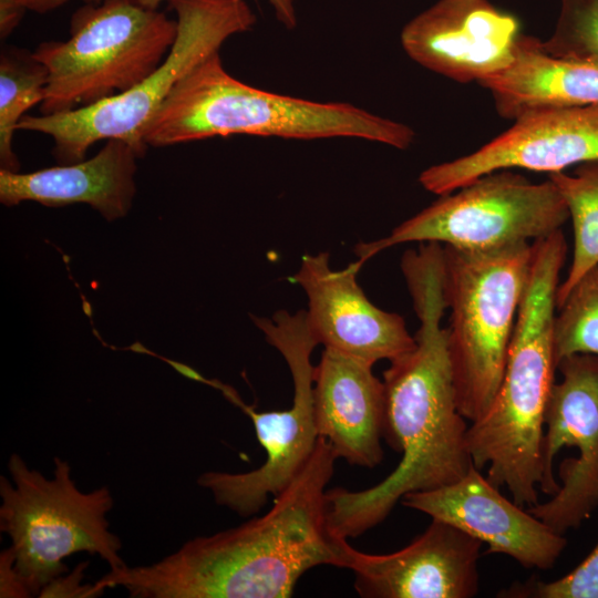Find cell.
<instances>
[{
	"instance_id": "cell-1",
	"label": "cell",
	"mask_w": 598,
	"mask_h": 598,
	"mask_svg": "<svg viewBox=\"0 0 598 598\" xmlns=\"http://www.w3.org/2000/svg\"><path fill=\"white\" fill-rule=\"evenodd\" d=\"M401 268L420 320L415 348L383 372L384 440L402 458L372 487L327 491L328 525L347 539L382 523L406 494L450 485L474 465L468 425L456 403L447 328L442 327L447 308L443 250L435 245L408 250Z\"/></svg>"
},
{
	"instance_id": "cell-2",
	"label": "cell",
	"mask_w": 598,
	"mask_h": 598,
	"mask_svg": "<svg viewBox=\"0 0 598 598\" xmlns=\"http://www.w3.org/2000/svg\"><path fill=\"white\" fill-rule=\"evenodd\" d=\"M337 456L318 437L301 472L275 496L265 515L199 536L145 566L110 569L94 594L122 587L133 598H286L309 569L347 568V538L327 519L326 486Z\"/></svg>"
},
{
	"instance_id": "cell-3",
	"label": "cell",
	"mask_w": 598,
	"mask_h": 598,
	"mask_svg": "<svg viewBox=\"0 0 598 598\" xmlns=\"http://www.w3.org/2000/svg\"><path fill=\"white\" fill-rule=\"evenodd\" d=\"M567 243L561 229L533 241L529 274L508 348L501 386L489 409L471 422L466 442L477 470L506 487L522 507L538 503L544 467L542 441L557 371L554 318Z\"/></svg>"
},
{
	"instance_id": "cell-4",
	"label": "cell",
	"mask_w": 598,
	"mask_h": 598,
	"mask_svg": "<svg viewBox=\"0 0 598 598\" xmlns=\"http://www.w3.org/2000/svg\"><path fill=\"white\" fill-rule=\"evenodd\" d=\"M245 134L292 140L351 137L408 148L412 127L347 102H317L248 85L224 68L219 51L188 71L142 133L146 147Z\"/></svg>"
},
{
	"instance_id": "cell-5",
	"label": "cell",
	"mask_w": 598,
	"mask_h": 598,
	"mask_svg": "<svg viewBox=\"0 0 598 598\" xmlns=\"http://www.w3.org/2000/svg\"><path fill=\"white\" fill-rule=\"evenodd\" d=\"M443 248L456 403L460 413L473 422L489 409L501 386L533 243L488 251Z\"/></svg>"
},
{
	"instance_id": "cell-6",
	"label": "cell",
	"mask_w": 598,
	"mask_h": 598,
	"mask_svg": "<svg viewBox=\"0 0 598 598\" xmlns=\"http://www.w3.org/2000/svg\"><path fill=\"white\" fill-rule=\"evenodd\" d=\"M53 463L48 478L13 453L8 461L12 483L0 477V530L10 537L11 565L29 596L61 577L63 560L75 553L97 555L111 569L125 566L121 539L106 519L114 505L110 488L84 493L68 461L55 456Z\"/></svg>"
},
{
	"instance_id": "cell-7",
	"label": "cell",
	"mask_w": 598,
	"mask_h": 598,
	"mask_svg": "<svg viewBox=\"0 0 598 598\" xmlns=\"http://www.w3.org/2000/svg\"><path fill=\"white\" fill-rule=\"evenodd\" d=\"M70 34L32 52L48 70L43 115L97 103L150 76L175 42L177 20L131 0H102L73 13Z\"/></svg>"
},
{
	"instance_id": "cell-8",
	"label": "cell",
	"mask_w": 598,
	"mask_h": 598,
	"mask_svg": "<svg viewBox=\"0 0 598 598\" xmlns=\"http://www.w3.org/2000/svg\"><path fill=\"white\" fill-rule=\"evenodd\" d=\"M177 35L162 64L132 89L97 103L48 115H24L18 130L50 136L60 165L84 159L100 141L123 138L143 155L142 133L175 84L196 64L218 52L234 34L249 31L256 16L245 0H166Z\"/></svg>"
},
{
	"instance_id": "cell-9",
	"label": "cell",
	"mask_w": 598,
	"mask_h": 598,
	"mask_svg": "<svg viewBox=\"0 0 598 598\" xmlns=\"http://www.w3.org/2000/svg\"><path fill=\"white\" fill-rule=\"evenodd\" d=\"M251 319L290 370L293 399L287 410L259 412L246 404L233 386L163 358L186 378L220 391L252 421L256 436L267 454L262 465L244 473L208 471L197 478V484L208 489L218 505L239 516L257 514L269 495L276 496L283 491L305 467L318 442L313 421L315 365L311 363L318 342L310 331L306 310L295 313L278 310L271 318L252 316Z\"/></svg>"
},
{
	"instance_id": "cell-10",
	"label": "cell",
	"mask_w": 598,
	"mask_h": 598,
	"mask_svg": "<svg viewBox=\"0 0 598 598\" xmlns=\"http://www.w3.org/2000/svg\"><path fill=\"white\" fill-rule=\"evenodd\" d=\"M568 218L565 200L549 178L533 183L501 169L442 195L388 237L361 243L354 251L363 264L386 248L411 241L488 251L544 238L561 229Z\"/></svg>"
},
{
	"instance_id": "cell-11",
	"label": "cell",
	"mask_w": 598,
	"mask_h": 598,
	"mask_svg": "<svg viewBox=\"0 0 598 598\" xmlns=\"http://www.w3.org/2000/svg\"><path fill=\"white\" fill-rule=\"evenodd\" d=\"M551 386L542 441L543 483L550 496L527 507L557 534L578 528L598 507V357L560 360Z\"/></svg>"
},
{
	"instance_id": "cell-12",
	"label": "cell",
	"mask_w": 598,
	"mask_h": 598,
	"mask_svg": "<svg viewBox=\"0 0 598 598\" xmlns=\"http://www.w3.org/2000/svg\"><path fill=\"white\" fill-rule=\"evenodd\" d=\"M598 161V105L527 112L477 151L424 169L421 185L450 194L486 174L524 168L548 174Z\"/></svg>"
},
{
	"instance_id": "cell-13",
	"label": "cell",
	"mask_w": 598,
	"mask_h": 598,
	"mask_svg": "<svg viewBox=\"0 0 598 598\" xmlns=\"http://www.w3.org/2000/svg\"><path fill=\"white\" fill-rule=\"evenodd\" d=\"M522 35L517 18L488 0H440L405 24L401 43L425 69L478 83L511 65Z\"/></svg>"
},
{
	"instance_id": "cell-14",
	"label": "cell",
	"mask_w": 598,
	"mask_h": 598,
	"mask_svg": "<svg viewBox=\"0 0 598 598\" xmlns=\"http://www.w3.org/2000/svg\"><path fill=\"white\" fill-rule=\"evenodd\" d=\"M363 262L332 269L328 252L306 254L292 281L308 299L310 331L324 348L374 364L392 361L416 346L404 319L374 306L357 281Z\"/></svg>"
},
{
	"instance_id": "cell-15",
	"label": "cell",
	"mask_w": 598,
	"mask_h": 598,
	"mask_svg": "<svg viewBox=\"0 0 598 598\" xmlns=\"http://www.w3.org/2000/svg\"><path fill=\"white\" fill-rule=\"evenodd\" d=\"M483 543L460 528L432 518L423 534L390 554L348 547V569L364 598H472L480 587Z\"/></svg>"
},
{
	"instance_id": "cell-16",
	"label": "cell",
	"mask_w": 598,
	"mask_h": 598,
	"mask_svg": "<svg viewBox=\"0 0 598 598\" xmlns=\"http://www.w3.org/2000/svg\"><path fill=\"white\" fill-rule=\"evenodd\" d=\"M401 503L487 544L485 554H505L527 569L553 568L567 546L564 535L501 494L474 465L457 482L406 494Z\"/></svg>"
},
{
	"instance_id": "cell-17",
	"label": "cell",
	"mask_w": 598,
	"mask_h": 598,
	"mask_svg": "<svg viewBox=\"0 0 598 598\" xmlns=\"http://www.w3.org/2000/svg\"><path fill=\"white\" fill-rule=\"evenodd\" d=\"M372 364L324 348L313 374V421L337 458L373 468L383 458L385 389Z\"/></svg>"
},
{
	"instance_id": "cell-18",
	"label": "cell",
	"mask_w": 598,
	"mask_h": 598,
	"mask_svg": "<svg viewBox=\"0 0 598 598\" xmlns=\"http://www.w3.org/2000/svg\"><path fill=\"white\" fill-rule=\"evenodd\" d=\"M143 154L123 138L106 140L91 158L31 173L0 169V202H37L50 207L84 203L106 220L124 217L136 192V158Z\"/></svg>"
},
{
	"instance_id": "cell-19",
	"label": "cell",
	"mask_w": 598,
	"mask_h": 598,
	"mask_svg": "<svg viewBox=\"0 0 598 598\" xmlns=\"http://www.w3.org/2000/svg\"><path fill=\"white\" fill-rule=\"evenodd\" d=\"M539 41L523 34L511 65L478 82L497 113L514 121L535 110L598 105V65L551 56Z\"/></svg>"
},
{
	"instance_id": "cell-20",
	"label": "cell",
	"mask_w": 598,
	"mask_h": 598,
	"mask_svg": "<svg viewBox=\"0 0 598 598\" xmlns=\"http://www.w3.org/2000/svg\"><path fill=\"white\" fill-rule=\"evenodd\" d=\"M567 206L574 230V251L568 274L556 291L558 309L574 286L598 267V161L581 163L573 174H548Z\"/></svg>"
},
{
	"instance_id": "cell-21",
	"label": "cell",
	"mask_w": 598,
	"mask_h": 598,
	"mask_svg": "<svg viewBox=\"0 0 598 598\" xmlns=\"http://www.w3.org/2000/svg\"><path fill=\"white\" fill-rule=\"evenodd\" d=\"M47 68L25 50H3L0 58V163L18 172L13 135L27 111L44 100Z\"/></svg>"
},
{
	"instance_id": "cell-22",
	"label": "cell",
	"mask_w": 598,
	"mask_h": 598,
	"mask_svg": "<svg viewBox=\"0 0 598 598\" xmlns=\"http://www.w3.org/2000/svg\"><path fill=\"white\" fill-rule=\"evenodd\" d=\"M554 318L556 367L574 354L598 357V267L574 286Z\"/></svg>"
},
{
	"instance_id": "cell-23",
	"label": "cell",
	"mask_w": 598,
	"mask_h": 598,
	"mask_svg": "<svg viewBox=\"0 0 598 598\" xmlns=\"http://www.w3.org/2000/svg\"><path fill=\"white\" fill-rule=\"evenodd\" d=\"M539 45L551 56L598 65V0H561L556 27Z\"/></svg>"
},
{
	"instance_id": "cell-24",
	"label": "cell",
	"mask_w": 598,
	"mask_h": 598,
	"mask_svg": "<svg viewBox=\"0 0 598 598\" xmlns=\"http://www.w3.org/2000/svg\"><path fill=\"white\" fill-rule=\"evenodd\" d=\"M498 597L509 598H598V543L570 573L554 581L529 579L512 584Z\"/></svg>"
},
{
	"instance_id": "cell-25",
	"label": "cell",
	"mask_w": 598,
	"mask_h": 598,
	"mask_svg": "<svg viewBox=\"0 0 598 598\" xmlns=\"http://www.w3.org/2000/svg\"><path fill=\"white\" fill-rule=\"evenodd\" d=\"M70 0H0V35L7 38L20 23L27 10L37 13L53 11Z\"/></svg>"
},
{
	"instance_id": "cell-26",
	"label": "cell",
	"mask_w": 598,
	"mask_h": 598,
	"mask_svg": "<svg viewBox=\"0 0 598 598\" xmlns=\"http://www.w3.org/2000/svg\"><path fill=\"white\" fill-rule=\"evenodd\" d=\"M86 563L78 566L76 570L66 578L59 577L41 590V597H94L92 585L81 586Z\"/></svg>"
},
{
	"instance_id": "cell-27",
	"label": "cell",
	"mask_w": 598,
	"mask_h": 598,
	"mask_svg": "<svg viewBox=\"0 0 598 598\" xmlns=\"http://www.w3.org/2000/svg\"><path fill=\"white\" fill-rule=\"evenodd\" d=\"M132 2L148 9H157L164 0H131ZM166 1V0H165ZM275 10L277 19L288 29L297 24L293 0H267Z\"/></svg>"
},
{
	"instance_id": "cell-28",
	"label": "cell",
	"mask_w": 598,
	"mask_h": 598,
	"mask_svg": "<svg viewBox=\"0 0 598 598\" xmlns=\"http://www.w3.org/2000/svg\"><path fill=\"white\" fill-rule=\"evenodd\" d=\"M84 3H90V4H97L100 3L102 0H82Z\"/></svg>"
},
{
	"instance_id": "cell-29",
	"label": "cell",
	"mask_w": 598,
	"mask_h": 598,
	"mask_svg": "<svg viewBox=\"0 0 598 598\" xmlns=\"http://www.w3.org/2000/svg\"><path fill=\"white\" fill-rule=\"evenodd\" d=\"M295 1V0H293Z\"/></svg>"
}]
</instances>
